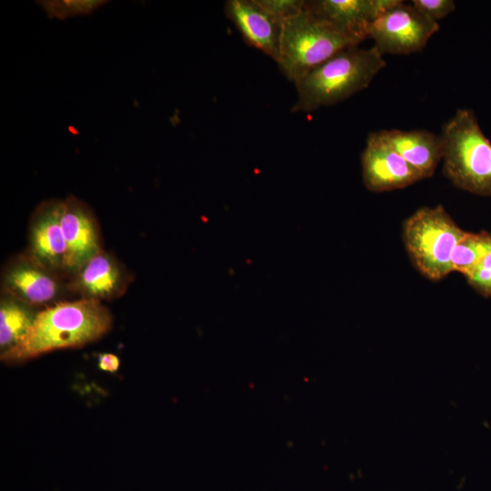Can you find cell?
Returning <instances> with one entry per match:
<instances>
[{
    "label": "cell",
    "mask_w": 491,
    "mask_h": 491,
    "mask_svg": "<svg viewBox=\"0 0 491 491\" xmlns=\"http://www.w3.org/2000/svg\"><path fill=\"white\" fill-rule=\"evenodd\" d=\"M111 324V314L101 301L59 302L39 311L24 339L1 358L21 362L53 350L83 346L102 337Z\"/></svg>",
    "instance_id": "obj_1"
},
{
    "label": "cell",
    "mask_w": 491,
    "mask_h": 491,
    "mask_svg": "<svg viewBox=\"0 0 491 491\" xmlns=\"http://www.w3.org/2000/svg\"><path fill=\"white\" fill-rule=\"evenodd\" d=\"M385 66L383 55L374 46H348L295 83L297 100L291 111L309 113L344 101L367 88Z\"/></svg>",
    "instance_id": "obj_2"
},
{
    "label": "cell",
    "mask_w": 491,
    "mask_h": 491,
    "mask_svg": "<svg viewBox=\"0 0 491 491\" xmlns=\"http://www.w3.org/2000/svg\"><path fill=\"white\" fill-rule=\"evenodd\" d=\"M443 173L457 188L491 196V141L473 110L460 108L443 125Z\"/></svg>",
    "instance_id": "obj_3"
},
{
    "label": "cell",
    "mask_w": 491,
    "mask_h": 491,
    "mask_svg": "<svg viewBox=\"0 0 491 491\" xmlns=\"http://www.w3.org/2000/svg\"><path fill=\"white\" fill-rule=\"evenodd\" d=\"M466 233L441 205L417 209L402 229L412 264L431 281H439L453 272L452 255Z\"/></svg>",
    "instance_id": "obj_4"
},
{
    "label": "cell",
    "mask_w": 491,
    "mask_h": 491,
    "mask_svg": "<svg viewBox=\"0 0 491 491\" xmlns=\"http://www.w3.org/2000/svg\"><path fill=\"white\" fill-rule=\"evenodd\" d=\"M352 45H358L305 7L283 23L276 63L286 78L296 83L316 66Z\"/></svg>",
    "instance_id": "obj_5"
},
{
    "label": "cell",
    "mask_w": 491,
    "mask_h": 491,
    "mask_svg": "<svg viewBox=\"0 0 491 491\" xmlns=\"http://www.w3.org/2000/svg\"><path fill=\"white\" fill-rule=\"evenodd\" d=\"M438 30V23L396 0L373 22L369 38L382 55H410L421 51Z\"/></svg>",
    "instance_id": "obj_6"
},
{
    "label": "cell",
    "mask_w": 491,
    "mask_h": 491,
    "mask_svg": "<svg viewBox=\"0 0 491 491\" xmlns=\"http://www.w3.org/2000/svg\"><path fill=\"white\" fill-rule=\"evenodd\" d=\"M361 165L364 185L374 193L402 189L425 179L378 132L368 135Z\"/></svg>",
    "instance_id": "obj_7"
},
{
    "label": "cell",
    "mask_w": 491,
    "mask_h": 491,
    "mask_svg": "<svg viewBox=\"0 0 491 491\" xmlns=\"http://www.w3.org/2000/svg\"><path fill=\"white\" fill-rule=\"evenodd\" d=\"M2 284L5 294L31 306L54 302L63 290L57 273L43 266L28 254L9 262Z\"/></svg>",
    "instance_id": "obj_8"
},
{
    "label": "cell",
    "mask_w": 491,
    "mask_h": 491,
    "mask_svg": "<svg viewBox=\"0 0 491 491\" xmlns=\"http://www.w3.org/2000/svg\"><path fill=\"white\" fill-rule=\"evenodd\" d=\"M60 223L66 246L65 272L74 275L102 250L98 228L90 208L73 195L61 202Z\"/></svg>",
    "instance_id": "obj_9"
},
{
    "label": "cell",
    "mask_w": 491,
    "mask_h": 491,
    "mask_svg": "<svg viewBox=\"0 0 491 491\" xmlns=\"http://www.w3.org/2000/svg\"><path fill=\"white\" fill-rule=\"evenodd\" d=\"M396 0H310L305 7L324 19L356 45L369 38L373 22Z\"/></svg>",
    "instance_id": "obj_10"
},
{
    "label": "cell",
    "mask_w": 491,
    "mask_h": 491,
    "mask_svg": "<svg viewBox=\"0 0 491 491\" xmlns=\"http://www.w3.org/2000/svg\"><path fill=\"white\" fill-rule=\"evenodd\" d=\"M61 202H43L35 211L29 229L28 255L57 274L65 272L66 246L61 223Z\"/></svg>",
    "instance_id": "obj_11"
},
{
    "label": "cell",
    "mask_w": 491,
    "mask_h": 491,
    "mask_svg": "<svg viewBox=\"0 0 491 491\" xmlns=\"http://www.w3.org/2000/svg\"><path fill=\"white\" fill-rule=\"evenodd\" d=\"M224 10L248 45L276 62L282 24L266 13L256 0H227Z\"/></svg>",
    "instance_id": "obj_12"
},
{
    "label": "cell",
    "mask_w": 491,
    "mask_h": 491,
    "mask_svg": "<svg viewBox=\"0 0 491 491\" xmlns=\"http://www.w3.org/2000/svg\"><path fill=\"white\" fill-rule=\"evenodd\" d=\"M128 281L126 272L117 260L101 250L74 274L67 288L79 294L81 298L111 300L125 292Z\"/></svg>",
    "instance_id": "obj_13"
},
{
    "label": "cell",
    "mask_w": 491,
    "mask_h": 491,
    "mask_svg": "<svg viewBox=\"0 0 491 491\" xmlns=\"http://www.w3.org/2000/svg\"><path fill=\"white\" fill-rule=\"evenodd\" d=\"M378 133L425 178L431 177L442 161L443 143L441 137L432 132L424 129L411 131L383 129Z\"/></svg>",
    "instance_id": "obj_14"
},
{
    "label": "cell",
    "mask_w": 491,
    "mask_h": 491,
    "mask_svg": "<svg viewBox=\"0 0 491 491\" xmlns=\"http://www.w3.org/2000/svg\"><path fill=\"white\" fill-rule=\"evenodd\" d=\"M38 312L7 295L0 302V347L1 354L18 345L25 336Z\"/></svg>",
    "instance_id": "obj_15"
},
{
    "label": "cell",
    "mask_w": 491,
    "mask_h": 491,
    "mask_svg": "<svg viewBox=\"0 0 491 491\" xmlns=\"http://www.w3.org/2000/svg\"><path fill=\"white\" fill-rule=\"evenodd\" d=\"M491 251V233H468L460 239L452 255V270L464 276Z\"/></svg>",
    "instance_id": "obj_16"
},
{
    "label": "cell",
    "mask_w": 491,
    "mask_h": 491,
    "mask_svg": "<svg viewBox=\"0 0 491 491\" xmlns=\"http://www.w3.org/2000/svg\"><path fill=\"white\" fill-rule=\"evenodd\" d=\"M49 18L66 19L87 15L105 5V0H45L36 1Z\"/></svg>",
    "instance_id": "obj_17"
},
{
    "label": "cell",
    "mask_w": 491,
    "mask_h": 491,
    "mask_svg": "<svg viewBox=\"0 0 491 491\" xmlns=\"http://www.w3.org/2000/svg\"><path fill=\"white\" fill-rule=\"evenodd\" d=\"M465 276L477 293L486 297L491 296V251Z\"/></svg>",
    "instance_id": "obj_18"
},
{
    "label": "cell",
    "mask_w": 491,
    "mask_h": 491,
    "mask_svg": "<svg viewBox=\"0 0 491 491\" xmlns=\"http://www.w3.org/2000/svg\"><path fill=\"white\" fill-rule=\"evenodd\" d=\"M274 19L283 25L305 8V0H256Z\"/></svg>",
    "instance_id": "obj_19"
},
{
    "label": "cell",
    "mask_w": 491,
    "mask_h": 491,
    "mask_svg": "<svg viewBox=\"0 0 491 491\" xmlns=\"http://www.w3.org/2000/svg\"><path fill=\"white\" fill-rule=\"evenodd\" d=\"M412 5L428 19L437 21L455 10L453 0H413Z\"/></svg>",
    "instance_id": "obj_20"
},
{
    "label": "cell",
    "mask_w": 491,
    "mask_h": 491,
    "mask_svg": "<svg viewBox=\"0 0 491 491\" xmlns=\"http://www.w3.org/2000/svg\"><path fill=\"white\" fill-rule=\"evenodd\" d=\"M98 366L102 370L115 372L119 366V359L113 354H101L98 356Z\"/></svg>",
    "instance_id": "obj_21"
}]
</instances>
